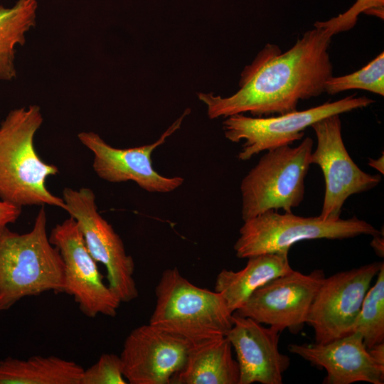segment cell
Returning <instances> with one entry per match:
<instances>
[{
    "label": "cell",
    "instance_id": "52a82bcc",
    "mask_svg": "<svg viewBox=\"0 0 384 384\" xmlns=\"http://www.w3.org/2000/svg\"><path fill=\"white\" fill-rule=\"evenodd\" d=\"M374 102L369 97L353 94L308 110L277 116L251 117L238 114L226 117L223 129L229 141H244L238 158L247 161L262 151L292 144L304 137L308 127L320 119L366 107Z\"/></svg>",
    "mask_w": 384,
    "mask_h": 384
},
{
    "label": "cell",
    "instance_id": "9c48e42d",
    "mask_svg": "<svg viewBox=\"0 0 384 384\" xmlns=\"http://www.w3.org/2000/svg\"><path fill=\"white\" fill-rule=\"evenodd\" d=\"M311 127L317 142L311 154V164L320 167L325 181L323 206L319 216L325 220H338L346 200L351 195L376 187L381 176L363 171L353 161L342 139L340 114L320 119Z\"/></svg>",
    "mask_w": 384,
    "mask_h": 384
},
{
    "label": "cell",
    "instance_id": "3957f363",
    "mask_svg": "<svg viewBox=\"0 0 384 384\" xmlns=\"http://www.w3.org/2000/svg\"><path fill=\"white\" fill-rule=\"evenodd\" d=\"M46 225L42 206L29 232L18 233L8 226L0 230V311L25 297L63 293L64 264Z\"/></svg>",
    "mask_w": 384,
    "mask_h": 384
},
{
    "label": "cell",
    "instance_id": "ba28073f",
    "mask_svg": "<svg viewBox=\"0 0 384 384\" xmlns=\"http://www.w3.org/2000/svg\"><path fill=\"white\" fill-rule=\"evenodd\" d=\"M62 198L97 262L106 268L107 285L121 302L135 299L139 292L134 278V262L112 226L99 213L95 193L89 188L65 187Z\"/></svg>",
    "mask_w": 384,
    "mask_h": 384
},
{
    "label": "cell",
    "instance_id": "4316f807",
    "mask_svg": "<svg viewBox=\"0 0 384 384\" xmlns=\"http://www.w3.org/2000/svg\"><path fill=\"white\" fill-rule=\"evenodd\" d=\"M370 245L380 257H383V237H381V234L373 236Z\"/></svg>",
    "mask_w": 384,
    "mask_h": 384
},
{
    "label": "cell",
    "instance_id": "7402d4cb",
    "mask_svg": "<svg viewBox=\"0 0 384 384\" xmlns=\"http://www.w3.org/2000/svg\"><path fill=\"white\" fill-rule=\"evenodd\" d=\"M360 89L384 95V53L361 69L343 76H331L325 84L324 92L335 95L346 90Z\"/></svg>",
    "mask_w": 384,
    "mask_h": 384
},
{
    "label": "cell",
    "instance_id": "e0dca14e",
    "mask_svg": "<svg viewBox=\"0 0 384 384\" xmlns=\"http://www.w3.org/2000/svg\"><path fill=\"white\" fill-rule=\"evenodd\" d=\"M238 363L226 336L191 345L182 368L173 377L175 384H239Z\"/></svg>",
    "mask_w": 384,
    "mask_h": 384
},
{
    "label": "cell",
    "instance_id": "8992f818",
    "mask_svg": "<svg viewBox=\"0 0 384 384\" xmlns=\"http://www.w3.org/2000/svg\"><path fill=\"white\" fill-rule=\"evenodd\" d=\"M234 245L239 258L279 253L288 255L290 247L305 240H342L361 235L376 236L381 233L366 220L348 219L325 220L270 210L244 221Z\"/></svg>",
    "mask_w": 384,
    "mask_h": 384
},
{
    "label": "cell",
    "instance_id": "4fadbf2b",
    "mask_svg": "<svg viewBox=\"0 0 384 384\" xmlns=\"http://www.w3.org/2000/svg\"><path fill=\"white\" fill-rule=\"evenodd\" d=\"M189 113L190 110H186L156 142L150 144L127 149L114 148L92 132H80L78 138L92 153V168L100 178L111 183L131 181L150 193H169L180 187L184 179L180 176H164L156 172L152 166L151 154L181 127Z\"/></svg>",
    "mask_w": 384,
    "mask_h": 384
},
{
    "label": "cell",
    "instance_id": "30bf717a",
    "mask_svg": "<svg viewBox=\"0 0 384 384\" xmlns=\"http://www.w3.org/2000/svg\"><path fill=\"white\" fill-rule=\"evenodd\" d=\"M48 237L63 261V293L72 296L87 317L95 318L98 314L115 316L122 302L104 283L75 220L70 216L57 224Z\"/></svg>",
    "mask_w": 384,
    "mask_h": 384
},
{
    "label": "cell",
    "instance_id": "8fae6325",
    "mask_svg": "<svg viewBox=\"0 0 384 384\" xmlns=\"http://www.w3.org/2000/svg\"><path fill=\"white\" fill-rule=\"evenodd\" d=\"M383 262H374L325 277L310 306L306 324L315 343H326L353 333L365 296Z\"/></svg>",
    "mask_w": 384,
    "mask_h": 384
},
{
    "label": "cell",
    "instance_id": "5b68a950",
    "mask_svg": "<svg viewBox=\"0 0 384 384\" xmlns=\"http://www.w3.org/2000/svg\"><path fill=\"white\" fill-rule=\"evenodd\" d=\"M312 149L306 137L297 146L267 151L241 182L243 221L270 210L292 212L302 203Z\"/></svg>",
    "mask_w": 384,
    "mask_h": 384
},
{
    "label": "cell",
    "instance_id": "d6986e66",
    "mask_svg": "<svg viewBox=\"0 0 384 384\" xmlns=\"http://www.w3.org/2000/svg\"><path fill=\"white\" fill-rule=\"evenodd\" d=\"M84 368L60 357L0 360V384H80Z\"/></svg>",
    "mask_w": 384,
    "mask_h": 384
},
{
    "label": "cell",
    "instance_id": "603a6c76",
    "mask_svg": "<svg viewBox=\"0 0 384 384\" xmlns=\"http://www.w3.org/2000/svg\"><path fill=\"white\" fill-rule=\"evenodd\" d=\"M361 13L383 18L384 0H357L346 12L325 21H317L314 26L328 30L332 36L354 27Z\"/></svg>",
    "mask_w": 384,
    "mask_h": 384
},
{
    "label": "cell",
    "instance_id": "9a60e30c",
    "mask_svg": "<svg viewBox=\"0 0 384 384\" xmlns=\"http://www.w3.org/2000/svg\"><path fill=\"white\" fill-rule=\"evenodd\" d=\"M233 319V324L225 336L237 356L239 384H282L290 358L279 351L281 331L235 313Z\"/></svg>",
    "mask_w": 384,
    "mask_h": 384
},
{
    "label": "cell",
    "instance_id": "44dd1931",
    "mask_svg": "<svg viewBox=\"0 0 384 384\" xmlns=\"http://www.w3.org/2000/svg\"><path fill=\"white\" fill-rule=\"evenodd\" d=\"M359 332L367 349L384 342V264L375 284L368 290L353 328Z\"/></svg>",
    "mask_w": 384,
    "mask_h": 384
},
{
    "label": "cell",
    "instance_id": "83f0119b",
    "mask_svg": "<svg viewBox=\"0 0 384 384\" xmlns=\"http://www.w3.org/2000/svg\"><path fill=\"white\" fill-rule=\"evenodd\" d=\"M383 158H384L383 155L377 159L369 158L368 164L371 167L377 169L380 174H384V169H384V162H383L384 159Z\"/></svg>",
    "mask_w": 384,
    "mask_h": 384
},
{
    "label": "cell",
    "instance_id": "277c9868",
    "mask_svg": "<svg viewBox=\"0 0 384 384\" xmlns=\"http://www.w3.org/2000/svg\"><path fill=\"white\" fill-rule=\"evenodd\" d=\"M155 294L149 324L191 345L225 336L233 324L222 294L194 285L176 267L162 272Z\"/></svg>",
    "mask_w": 384,
    "mask_h": 384
},
{
    "label": "cell",
    "instance_id": "ac0fdd59",
    "mask_svg": "<svg viewBox=\"0 0 384 384\" xmlns=\"http://www.w3.org/2000/svg\"><path fill=\"white\" fill-rule=\"evenodd\" d=\"M247 259L243 269L237 272L223 269L215 279V291L222 294L233 313L239 309L257 289L293 270L286 254H262Z\"/></svg>",
    "mask_w": 384,
    "mask_h": 384
},
{
    "label": "cell",
    "instance_id": "d4e9b609",
    "mask_svg": "<svg viewBox=\"0 0 384 384\" xmlns=\"http://www.w3.org/2000/svg\"><path fill=\"white\" fill-rule=\"evenodd\" d=\"M21 214V208L0 199V230L14 223Z\"/></svg>",
    "mask_w": 384,
    "mask_h": 384
},
{
    "label": "cell",
    "instance_id": "cb8c5ba5",
    "mask_svg": "<svg viewBox=\"0 0 384 384\" xmlns=\"http://www.w3.org/2000/svg\"><path fill=\"white\" fill-rule=\"evenodd\" d=\"M119 356L102 353L97 361L83 370L80 384H127Z\"/></svg>",
    "mask_w": 384,
    "mask_h": 384
},
{
    "label": "cell",
    "instance_id": "2e32d148",
    "mask_svg": "<svg viewBox=\"0 0 384 384\" xmlns=\"http://www.w3.org/2000/svg\"><path fill=\"white\" fill-rule=\"evenodd\" d=\"M289 352L326 370L324 384L384 383V366L366 348L362 335L353 332L326 343L289 344Z\"/></svg>",
    "mask_w": 384,
    "mask_h": 384
},
{
    "label": "cell",
    "instance_id": "484cf974",
    "mask_svg": "<svg viewBox=\"0 0 384 384\" xmlns=\"http://www.w3.org/2000/svg\"><path fill=\"white\" fill-rule=\"evenodd\" d=\"M368 350L375 361L384 366V342L378 343Z\"/></svg>",
    "mask_w": 384,
    "mask_h": 384
},
{
    "label": "cell",
    "instance_id": "7c38bea8",
    "mask_svg": "<svg viewBox=\"0 0 384 384\" xmlns=\"http://www.w3.org/2000/svg\"><path fill=\"white\" fill-rule=\"evenodd\" d=\"M322 270L306 274L292 270L257 289L234 313L282 331L298 334L306 324L314 298L325 278Z\"/></svg>",
    "mask_w": 384,
    "mask_h": 384
},
{
    "label": "cell",
    "instance_id": "7a4b0ae2",
    "mask_svg": "<svg viewBox=\"0 0 384 384\" xmlns=\"http://www.w3.org/2000/svg\"><path fill=\"white\" fill-rule=\"evenodd\" d=\"M43 121L39 106L30 105L11 110L1 123L0 199L21 208L48 205L65 210L63 198L46 185L58 168L43 161L34 146Z\"/></svg>",
    "mask_w": 384,
    "mask_h": 384
},
{
    "label": "cell",
    "instance_id": "ffe728a7",
    "mask_svg": "<svg viewBox=\"0 0 384 384\" xmlns=\"http://www.w3.org/2000/svg\"><path fill=\"white\" fill-rule=\"evenodd\" d=\"M36 0H18L11 8L0 6V80L16 75V48L24 44L26 33L36 23Z\"/></svg>",
    "mask_w": 384,
    "mask_h": 384
},
{
    "label": "cell",
    "instance_id": "6da1fadb",
    "mask_svg": "<svg viewBox=\"0 0 384 384\" xmlns=\"http://www.w3.org/2000/svg\"><path fill=\"white\" fill-rule=\"evenodd\" d=\"M332 34L315 27L281 53L268 44L241 75L240 89L229 97L198 93L210 119L250 113L255 117L297 110L301 100L319 96L333 76L329 53Z\"/></svg>",
    "mask_w": 384,
    "mask_h": 384
},
{
    "label": "cell",
    "instance_id": "5bb4252c",
    "mask_svg": "<svg viewBox=\"0 0 384 384\" xmlns=\"http://www.w3.org/2000/svg\"><path fill=\"white\" fill-rule=\"evenodd\" d=\"M191 344L155 326L144 324L126 338L119 356L130 384H171L182 368Z\"/></svg>",
    "mask_w": 384,
    "mask_h": 384
}]
</instances>
